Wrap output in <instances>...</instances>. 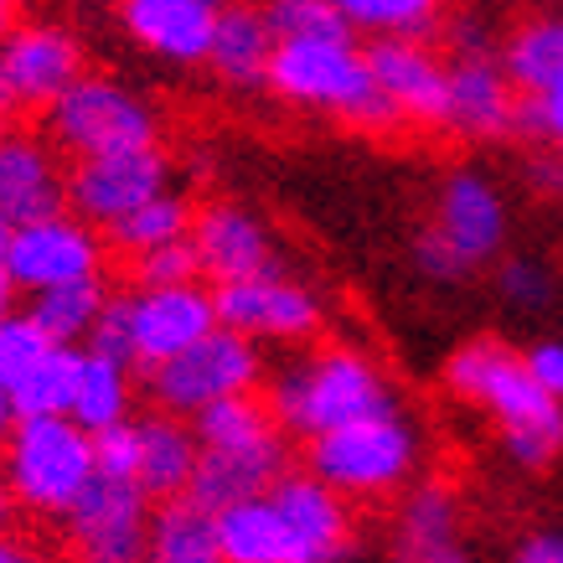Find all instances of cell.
<instances>
[{
    "instance_id": "cell-1",
    "label": "cell",
    "mask_w": 563,
    "mask_h": 563,
    "mask_svg": "<svg viewBox=\"0 0 563 563\" xmlns=\"http://www.w3.org/2000/svg\"><path fill=\"white\" fill-rule=\"evenodd\" d=\"M269 409L290 440H321L346 424L398 409V393L367 352L357 346H316L300 352L269 377Z\"/></svg>"
},
{
    "instance_id": "cell-2",
    "label": "cell",
    "mask_w": 563,
    "mask_h": 563,
    "mask_svg": "<svg viewBox=\"0 0 563 563\" xmlns=\"http://www.w3.org/2000/svg\"><path fill=\"white\" fill-rule=\"evenodd\" d=\"M444 388L492 413L517 465L543 471L563 450V404L532 383V373L522 367V352H512L507 342L481 336V342L455 346L444 362Z\"/></svg>"
},
{
    "instance_id": "cell-3",
    "label": "cell",
    "mask_w": 563,
    "mask_h": 563,
    "mask_svg": "<svg viewBox=\"0 0 563 563\" xmlns=\"http://www.w3.org/2000/svg\"><path fill=\"white\" fill-rule=\"evenodd\" d=\"M269 88L285 103L300 109H321L362 130H398L404 114L383 99L373 68H367V47L352 42H279L269 68Z\"/></svg>"
},
{
    "instance_id": "cell-4",
    "label": "cell",
    "mask_w": 563,
    "mask_h": 563,
    "mask_svg": "<svg viewBox=\"0 0 563 563\" xmlns=\"http://www.w3.org/2000/svg\"><path fill=\"white\" fill-rule=\"evenodd\" d=\"M0 476L21 512L63 522L88 492V481L99 476L93 434H84L73 419H21L0 450Z\"/></svg>"
},
{
    "instance_id": "cell-5",
    "label": "cell",
    "mask_w": 563,
    "mask_h": 563,
    "mask_svg": "<svg viewBox=\"0 0 563 563\" xmlns=\"http://www.w3.org/2000/svg\"><path fill=\"white\" fill-rule=\"evenodd\" d=\"M419 455H424V440H419L413 419L404 409H393L310 440L306 471L316 481H325L336 496H346V501H362V496L404 492L413 471H419Z\"/></svg>"
},
{
    "instance_id": "cell-6",
    "label": "cell",
    "mask_w": 563,
    "mask_h": 563,
    "mask_svg": "<svg viewBox=\"0 0 563 563\" xmlns=\"http://www.w3.org/2000/svg\"><path fill=\"white\" fill-rule=\"evenodd\" d=\"M42 135L73 161H93V155L161 145V114L140 88H130L114 73H84L42 114Z\"/></svg>"
},
{
    "instance_id": "cell-7",
    "label": "cell",
    "mask_w": 563,
    "mask_h": 563,
    "mask_svg": "<svg viewBox=\"0 0 563 563\" xmlns=\"http://www.w3.org/2000/svg\"><path fill=\"white\" fill-rule=\"evenodd\" d=\"M264 352H258L249 336L239 331H212L207 342H197L181 357L161 362L151 373H140V388L151 393V409L176 413V419H197L212 404H228V398H249V393L264 388Z\"/></svg>"
},
{
    "instance_id": "cell-8",
    "label": "cell",
    "mask_w": 563,
    "mask_h": 563,
    "mask_svg": "<svg viewBox=\"0 0 563 563\" xmlns=\"http://www.w3.org/2000/svg\"><path fill=\"white\" fill-rule=\"evenodd\" d=\"M172 191V155L166 145H145V151L120 155H93V161H73L68 166V212L84 218L88 228H120L130 212Z\"/></svg>"
},
{
    "instance_id": "cell-9",
    "label": "cell",
    "mask_w": 563,
    "mask_h": 563,
    "mask_svg": "<svg viewBox=\"0 0 563 563\" xmlns=\"http://www.w3.org/2000/svg\"><path fill=\"white\" fill-rule=\"evenodd\" d=\"M151 512V496L135 481L93 476L78 507L63 517V543L78 563H145Z\"/></svg>"
},
{
    "instance_id": "cell-10",
    "label": "cell",
    "mask_w": 563,
    "mask_h": 563,
    "mask_svg": "<svg viewBox=\"0 0 563 563\" xmlns=\"http://www.w3.org/2000/svg\"><path fill=\"white\" fill-rule=\"evenodd\" d=\"M103 258H109V243H103L99 228H88L84 218L63 212V218L16 228L5 269L16 279V290H26V300H32V295L103 279Z\"/></svg>"
},
{
    "instance_id": "cell-11",
    "label": "cell",
    "mask_w": 563,
    "mask_h": 563,
    "mask_svg": "<svg viewBox=\"0 0 563 563\" xmlns=\"http://www.w3.org/2000/svg\"><path fill=\"white\" fill-rule=\"evenodd\" d=\"M218 300V325L222 331H239L249 342H310L325 325L321 295L290 279L285 269L243 279V285H222L212 290Z\"/></svg>"
},
{
    "instance_id": "cell-12",
    "label": "cell",
    "mask_w": 563,
    "mask_h": 563,
    "mask_svg": "<svg viewBox=\"0 0 563 563\" xmlns=\"http://www.w3.org/2000/svg\"><path fill=\"white\" fill-rule=\"evenodd\" d=\"M0 68H5V84L16 93L21 114L26 109L47 114L88 73V47L63 21H16V32L0 42Z\"/></svg>"
},
{
    "instance_id": "cell-13",
    "label": "cell",
    "mask_w": 563,
    "mask_h": 563,
    "mask_svg": "<svg viewBox=\"0 0 563 563\" xmlns=\"http://www.w3.org/2000/svg\"><path fill=\"white\" fill-rule=\"evenodd\" d=\"M429 233L461 258L465 274H476L481 264H492L507 243V202L486 172L476 166H455L434 191V222Z\"/></svg>"
},
{
    "instance_id": "cell-14",
    "label": "cell",
    "mask_w": 563,
    "mask_h": 563,
    "mask_svg": "<svg viewBox=\"0 0 563 563\" xmlns=\"http://www.w3.org/2000/svg\"><path fill=\"white\" fill-rule=\"evenodd\" d=\"M295 471V450L285 429H269L249 444H228V450H202L197 481H191V501L207 507L212 517L233 512L243 501H264L279 481Z\"/></svg>"
},
{
    "instance_id": "cell-15",
    "label": "cell",
    "mask_w": 563,
    "mask_h": 563,
    "mask_svg": "<svg viewBox=\"0 0 563 563\" xmlns=\"http://www.w3.org/2000/svg\"><path fill=\"white\" fill-rule=\"evenodd\" d=\"M68 212V166L63 151L36 130H11L0 140V218L11 228Z\"/></svg>"
},
{
    "instance_id": "cell-16",
    "label": "cell",
    "mask_w": 563,
    "mask_h": 563,
    "mask_svg": "<svg viewBox=\"0 0 563 563\" xmlns=\"http://www.w3.org/2000/svg\"><path fill=\"white\" fill-rule=\"evenodd\" d=\"M191 243H197L202 279H212V290H222V285H243V279H258V274L279 269L274 233L264 228V218L249 212L243 202H228V197L197 207Z\"/></svg>"
},
{
    "instance_id": "cell-17",
    "label": "cell",
    "mask_w": 563,
    "mask_h": 563,
    "mask_svg": "<svg viewBox=\"0 0 563 563\" xmlns=\"http://www.w3.org/2000/svg\"><path fill=\"white\" fill-rule=\"evenodd\" d=\"M130 325H135V367L151 373L161 362L181 357L218 331V300L212 285H181V290H130Z\"/></svg>"
},
{
    "instance_id": "cell-18",
    "label": "cell",
    "mask_w": 563,
    "mask_h": 563,
    "mask_svg": "<svg viewBox=\"0 0 563 563\" xmlns=\"http://www.w3.org/2000/svg\"><path fill=\"white\" fill-rule=\"evenodd\" d=\"M274 512L285 517L295 538L300 563H346L357 548V528L346 512V496H336L325 481H316L306 465H295L290 476L269 492Z\"/></svg>"
},
{
    "instance_id": "cell-19",
    "label": "cell",
    "mask_w": 563,
    "mask_h": 563,
    "mask_svg": "<svg viewBox=\"0 0 563 563\" xmlns=\"http://www.w3.org/2000/svg\"><path fill=\"white\" fill-rule=\"evenodd\" d=\"M367 68H373L383 99L409 124H444L450 57L434 42H367Z\"/></svg>"
},
{
    "instance_id": "cell-20",
    "label": "cell",
    "mask_w": 563,
    "mask_h": 563,
    "mask_svg": "<svg viewBox=\"0 0 563 563\" xmlns=\"http://www.w3.org/2000/svg\"><path fill=\"white\" fill-rule=\"evenodd\" d=\"M218 16L222 5L212 0H124L120 5V26L130 32V42L176 68H197L212 57Z\"/></svg>"
},
{
    "instance_id": "cell-21",
    "label": "cell",
    "mask_w": 563,
    "mask_h": 563,
    "mask_svg": "<svg viewBox=\"0 0 563 563\" xmlns=\"http://www.w3.org/2000/svg\"><path fill=\"white\" fill-rule=\"evenodd\" d=\"M444 130L465 140H512L522 135V93L512 88L501 57L450 63V109Z\"/></svg>"
},
{
    "instance_id": "cell-22",
    "label": "cell",
    "mask_w": 563,
    "mask_h": 563,
    "mask_svg": "<svg viewBox=\"0 0 563 563\" xmlns=\"http://www.w3.org/2000/svg\"><path fill=\"white\" fill-rule=\"evenodd\" d=\"M135 429H140V492L151 496L155 507L191 496V481H197V465H202V444H197L187 419L151 409L135 413Z\"/></svg>"
},
{
    "instance_id": "cell-23",
    "label": "cell",
    "mask_w": 563,
    "mask_h": 563,
    "mask_svg": "<svg viewBox=\"0 0 563 563\" xmlns=\"http://www.w3.org/2000/svg\"><path fill=\"white\" fill-rule=\"evenodd\" d=\"M450 548H461V501L444 481H419L398 496L393 553H398V563H429Z\"/></svg>"
},
{
    "instance_id": "cell-24",
    "label": "cell",
    "mask_w": 563,
    "mask_h": 563,
    "mask_svg": "<svg viewBox=\"0 0 563 563\" xmlns=\"http://www.w3.org/2000/svg\"><path fill=\"white\" fill-rule=\"evenodd\" d=\"M279 36H274L269 11L258 5H222L218 36H212V57L207 68L218 73L228 88H269V68Z\"/></svg>"
},
{
    "instance_id": "cell-25",
    "label": "cell",
    "mask_w": 563,
    "mask_h": 563,
    "mask_svg": "<svg viewBox=\"0 0 563 563\" xmlns=\"http://www.w3.org/2000/svg\"><path fill=\"white\" fill-rule=\"evenodd\" d=\"M501 68L512 78L522 99H543L548 88L563 78V16H528L501 36Z\"/></svg>"
},
{
    "instance_id": "cell-26",
    "label": "cell",
    "mask_w": 563,
    "mask_h": 563,
    "mask_svg": "<svg viewBox=\"0 0 563 563\" xmlns=\"http://www.w3.org/2000/svg\"><path fill=\"white\" fill-rule=\"evenodd\" d=\"M145 563H222L218 517L197 507L191 496L181 501H161L151 512V543Z\"/></svg>"
},
{
    "instance_id": "cell-27",
    "label": "cell",
    "mask_w": 563,
    "mask_h": 563,
    "mask_svg": "<svg viewBox=\"0 0 563 563\" xmlns=\"http://www.w3.org/2000/svg\"><path fill=\"white\" fill-rule=\"evenodd\" d=\"M73 424L84 434H109L135 419V367L84 352V373H78V393H73Z\"/></svg>"
},
{
    "instance_id": "cell-28",
    "label": "cell",
    "mask_w": 563,
    "mask_h": 563,
    "mask_svg": "<svg viewBox=\"0 0 563 563\" xmlns=\"http://www.w3.org/2000/svg\"><path fill=\"white\" fill-rule=\"evenodd\" d=\"M218 538H222V563H300L290 528H285V517L274 512L269 496L222 512Z\"/></svg>"
},
{
    "instance_id": "cell-29",
    "label": "cell",
    "mask_w": 563,
    "mask_h": 563,
    "mask_svg": "<svg viewBox=\"0 0 563 563\" xmlns=\"http://www.w3.org/2000/svg\"><path fill=\"white\" fill-rule=\"evenodd\" d=\"M103 300H109V285L93 279V285H68V290H47L26 300V316L32 325L47 336L52 346H78L84 352L93 325L103 316Z\"/></svg>"
},
{
    "instance_id": "cell-30",
    "label": "cell",
    "mask_w": 563,
    "mask_h": 563,
    "mask_svg": "<svg viewBox=\"0 0 563 563\" xmlns=\"http://www.w3.org/2000/svg\"><path fill=\"white\" fill-rule=\"evenodd\" d=\"M191 222H197V207L172 187L166 197H155V202H145L140 212H130L120 228H109L103 243L124 258H145V254H155V249H172V243L191 239Z\"/></svg>"
},
{
    "instance_id": "cell-31",
    "label": "cell",
    "mask_w": 563,
    "mask_h": 563,
    "mask_svg": "<svg viewBox=\"0 0 563 563\" xmlns=\"http://www.w3.org/2000/svg\"><path fill=\"white\" fill-rule=\"evenodd\" d=\"M352 32L373 42H434L444 32V11L434 0H336Z\"/></svg>"
},
{
    "instance_id": "cell-32",
    "label": "cell",
    "mask_w": 563,
    "mask_h": 563,
    "mask_svg": "<svg viewBox=\"0 0 563 563\" xmlns=\"http://www.w3.org/2000/svg\"><path fill=\"white\" fill-rule=\"evenodd\" d=\"M78 373H84V352L78 346H52L42 357V367L11 393L16 419H68L73 393H78Z\"/></svg>"
},
{
    "instance_id": "cell-33",
    "label": "cell",
    "mask_w": 563,
    "mask_h": 563,
    "mask_svg": "<svg viewBox=\"0 0 563 563\" xmlns=\"http://www.w3.org/2000/svg\"><path fill=\"white\" fill-rule=\"evenodd\" d=\"M269 429H279V419H274V409H269V398H264V393L212 404V409H202L197 419H191V434H197L202 450L249 444V440H258V434H269Z\"/></svg>"
},
{
    "instance_id": "cell-34",
    "label": "cell",
    "mask_w": 563,
    "mask_h": 563,
    "mask_svg": "<svg viewBox=\"0 0 563 563\" xmlns=\"http://www.w3.org/2000/svg\"><path fill=\"white\" fill-rule=\"evenodd\" d=\"M279 42H352V21L336 0H274L264 5Z\"/></svg>"
},
{
    "instance_id": "cell-35",
    "label": "cell",
    "mask_w": 563,
    "mask_h": 563,
    "mask_svg": "<svg viewBox=\"0 0 563 563\" xmlns=\"http://www.w3.org/2000/svg\"><path fill=\"white\" fill-rule=\"evenodd\" d=\"M181 285H202V258L191 239L130 258V290H181Z\"/></svg>"
},
{
    "instance_id": "cell-36",
    "label": "cell",
    "mask_w": 563,
    "mask_h": 563,
    "mask_svg": "<svg viewBox=\"0 0 563 563\" xmlns=\"http://www.w3.org/2000/svg\"><path fill=\"white\" fill-rule=\"evenodd\" d=\"M47 352H52V342L32 325V316H26V310H16L11 321L0 325V388L16 393L21 383L42 367V357H47Z\"/></svg>"
},
{
    "instance_id": "cell-37",
    "label": "cell",
    "mask_w": 563,
    "mask_h": 563,
    "mask_svg": "<svg viewBox=\"0 0 563 563\" xmlns=\"http://www.w3.org/2000/svg\"><path fill=\"white\" fill-rule=\"evenodd\" d=\"M84 352H93V357H109V362H124V367H135L130 290H109V300H103V316H99V325H93V336H88Z\"/></svg>"
},
{
    "instance_id": "cell-38",
    "label": "cell",
    "mask_w": 563,
    "mask_h": 563,
    "mask_svg": "<svg viewBox=\"0 0 563 563\" xmlns=\"http://www.w3.org/2000/svg\"><path fill=\"white\" fill-rule=\"evenodd\" d=\"M496 290L507 295L512 306L543 310V306H553L559 279H553V269H548L543 258H507V264L496 269Z\"/></svg>"
},
{
    "instance_id": "cell-39",
    "label": "cell",
    "mask_w": 563,
    "mask_h": 563,
    "mask_svg": "<svg viewBox=\"0 0 563 563\" xmlns=\"http://www.w3.org/2000/svg\"><path fill=\"white\" fill-rule=\"evenodd\" d=\"M444 57L450 63H481V57H501V36L486 26V21L476 16V11H461V16L444 21Z\"/></svg>"
},
{
    "instance_id": "cell-40",
    "label": "cell",
    "mask_w": 563,
    "mask_h": 563,
    "mask_svg": "<svg viewBox=\"0 0 563 563\" xmlns=\"http://www.w3.org/2000/svg\"><path fill=\"white\" fill-rule=\"evenodd\" d=\"M93 461H99V476H114V481H135L140 486V429L135 419L109 434H93Z\"/></svg>"
},
{
    "instance_id": "cell-41",
    "label": "cell",
    "mask_w": 563,
    "mask_h": 563,
    "mask_svg": "<svg viewBox=\"0 0 563 563\" xmlns=\"http://www.w3.org/2000/svg\"><path fill=\"white\" fill-rule=\"evenodd\" d=\"M522 135L548 140L563 155V78L548 88L543 99H522Z\"/></svg>"
},
{
    "instance_id": "cell-42",
    "label": "cell",
    "mask_w": 563,
    "mask_h": 563,
    "mask_svg": "<svg viewBox=\"0 0 563 563\" xmlns=\"http://www.w3.org/2000/svg\"><path fill=\"white\" fill-rule=\"evenodd\" d=\"M522 367H528L532 383H538L548 398L563 404V342H532L528 352H522Z\"/></svg>"
},
{
    "instance_id": "cell-43",
    "label": "cell",
    "mask_w": 563,
    "mask_h": 563,
    "mask_svg": "<svg viewBox=\"0 0 563 563\" xmlns=\"http://www.w3.org/2000/svg\"><path fill=\"white\" fill-rule=\"evenodd\" d=\"M512 563H563V532H532V538H522Z\"/></svg>"
},
{
    "instance_id": "cell-44",
    "label": "cell",
    "mask_w": 563,
    "mask_h": 563,
    "mask_svg": "<svg viewBox=\"0 0 563 563\" xmlns=\"http://www.w3.org/2000/svg\"><path fill=\"white\" fill-rule=\"evenodd\" d=\"M0 563H47L42 559V548L16 538V532H0Z\"/></svg>"
},
{
    "instance_id": "cell-45",
    "label": "cell",
    "mask_w": 563,
    "mask_h": 563,
    "mask_svg": "<svg viewBox=\"0 0 563 563\" xmlns=\"http://www.w3.org/2000/svg\"><path fill=\"white\" fill-rule=\"evenodd\" d=\"M532 176H538V187L559 191L563 187V155H559V161H548V155H543V161H532Z\"/></svg>"
},
{
    "instance_id": "cell-46",
    "label": "cell",
    "mask_w": 563,
    "mask_h": 563,
    "mask_svg": "<svg viewBox=\"0 0 563 563\" xmlns=\"http://www.w3.org/2000/svg\"><path fill=\"white\" fill-rule=\"evenodd\" d=\"M16 404H11V393L0 388V450H5V440H11V434H16Z\"/></svg>"
},
{
    "instance_id": "cell-47",
    "label": "cell",
    "mask_w": 563,
    "mask_h": 563,
    "mask_svg": "<svg viewBox=\"0 0 563 563\" xmlns=\"http://www.w3.org/2000/svg\"><path fill=\"white\" fill-rule=\"evenodd\" d=\"M11 300H16V279H11V269L0 264V325L16 316V310H11Z\"/></svg>"
},
{
    "instance_id": "cell-48",
    "label": "cell",
    "mask_w": 563,
    "mask_h": 563,
    "mask_svg": "<svg viewBox=\"0 0 563 563\" xmlns=\"http://www.w3.org/2000/svg\"><path fill=\"white\" fill-rule=\"evenodd\" d=\"M16 114H21V103L11 93V84H5V68H0V120H16Z\"/></svg>"
},
{
    "instance_id": "cell-49",
    "label": "cell",
    "mask_w": 563,
    "mask_h": 563,
    "mask_svg": "<svg viewBox=\"0 0 563 563\" xmlns=\"http://www.w3.org/2000/svg\"><path fill=\"white\" fill-rule=\"evenodd\" d=\"M11 32H16V5H11V0H0V42H5Z\"/></svg>"
},
{
    "instance_id": "cell-50",
    "label": "cell",
    "mask_w": 563,
    "mask_h": 563,
    "mask_svg": "<svg viewBox=\"0 0 563 563\" xmlns=\"http://www.w3.org/2000/svg\"><path fill=\"white\" fill-rule=\"evenodd\" d=\"M11 512H16V501H11V486H5V476H0V532H5Z\"/></svg>"
},
{
    "instance_id": "cell-51",
    "label": "cell",
    "mask_w": 563,
    "mask_h": 563,
    "mask_svg": "<svg viewBox=\"0 0 563 563\" xmlns=\"http://www.w3.org/2000/svg\"><path fill=\"white\" fill-rule=\"evenodd\" d=\"M11 239H16V228H11V222L0 218V264H5V258H11Z\"/></svg>"
},
{
    "instance_id": "cell-52",
    "label": "cell",
    "mask_w": 563,
    "mask_h": 563,
    "mask_svg": "<svg viewBox=\"0 0 563 563\" xmlns=\"http://www.w3.org/2000/svg\"><path fill=\"white\" fill-rule=\"evenodd\" d=\"M429 563H471V553H465V548H450V553H440V559H429Z\"/></svg>"
},
{
    "instance_id": "cell-53",
    "label": "cell",
    "mask_w": 563,
    "mask_h": 563,
    "mask_svg": "<svg viewBox=\"0 0 563 563\" xmlns=\"http://www.w3.org/2000/svg\"><path fill=\"white\" fill-rule=\"evenodd\" d=\"M11 130H16V124H11V120H0V140H5V135H11Z\"/></svg>"
}]
</instances>
